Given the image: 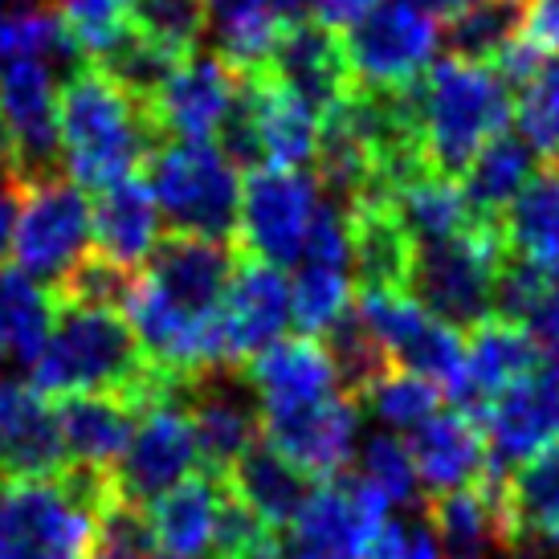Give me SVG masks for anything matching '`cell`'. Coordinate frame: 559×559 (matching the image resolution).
<instances>
[{
	"mask_svg": "<svg viewBox=\"0 0 559 559\" xmlns=\"http://www.w3.org/2000/svg\"><path fill=\"white\" fill-rule=\"evenodd\" d=\"M147 188L171 234L229 241L241 217V168L221 143H159L147 159Z\"/></svg>",
	"mask_w": 559,
	"mask_h": 559,
	"instance_id": "obj_5",
	"label": "cell"
},
{
	"mask_svg": "<svg viewBox=\"0 0 559 559\" xmlns=\"http://www.w3.org/2000/svg\"><path fill=\"white\" fill-rule=\"evenodd\" d=\"M131 29L143 41L164 49L168 58L185 62L197 53L209 29V0H135L131 4Z\"/></svg>",
	"mask_w": 559,
	"mask_h": 559,
	"instance_id": "obj_39",
	"label": "cell"
},
{
	"mask_svg": "<svg viewBox=\"0 0 559 559\" xmlns=\"http://www.w3.org/2000/svg\"><path fill=\"white\" fill-rule=\"evenodd\" d=\"M209 25L217 37V53L241 74H262L286 33L270 0H209Z\"/></svg>",
	"mask_w": 559,
	"mask_h": 559,
	"instance_id": "obj_35",
	"label": "cell"
},
{
	"mask_svg": "<svg viewBox=\"0 0 559 559\" xmlns=\"http://www.w3.org/2000/svg\"><path fill=\"white\" fill-rule=\"evenodd\" d=\"M356 481L376 495L389 511L396 507H413L420 490L417 466H413V453L408 441L396 433H376L364 441V450L356 453Z\"/></svg>",
	"mask_w": 559,
	"mask_h": 559,
	"instance_id": "obj_40",
	"label": "cell"
},
{
	"mask_svg": "<svg viewBox=\"0 0 559 559\" xmlns=\"http://www.w3.org/2000/svg\"><path fill=\"white\" fill-rule=\"evenodd\" d=\"M417 478L429 495H450V490H466L474 481H481L495 462H490V445L474 413L445 404L433 420H425L417 433L404 437Z\"/></svg>",
	"mask_w": 559,
	"mask_h": 559,
	"instance_id": "obj_25",
	"label": "cell"
},
{
	"mask_svg": "<svg viewBox=\"0 0 559 559\" xmlns=\"http://www.w3.org/2000/svg\"><path fill=\"white\" fill-rule=\"evenodd\" d=\"M265 74L278 79L282 86H290L298 98H307L319 115H326L343 94L356 86L347 53H343V37L314 25V21L290 25L282 33L270 62H265Z\"/></svg>",
	"mask_w": 559,
	"mask_h": 559,
	"instance_id": "obj_26",
	"label": "cell"
},
{
	"mask_svg": "<svg viewBox=\"0 0 559 559\" xmlns=\"http://www.w3.org/2000/svg\"><path fill=\"white\" fill-rule=\"evenodd\" d=\"M544 359V347L531 340L514 319L490 314L478 326H469L453 404L478 417L486 404H495L507 389H514L519 380H527Z\"/></svg>",
	"mask_w": 559,
	"mask_h": 559,
	"instance_id": "obj_24",
	"label": "cell"
},
{
	"mask_svg": "<svg viewBox=\"0 0 559 559\" xmlns=\"http://www.w3.org/2000/svg\"><path fill=\"white\" fill-rule=\"evenodd\" d=\"M290 314V278L278 265L265 262H237V274L221 298L217 311V347L221 368H246L249 359L265 352L270 343L286 340Z\"/></svg>",
	"mask_w": 559,
	"mask_h": 559,
	"instance_id": "obj_17",
	"label": "cell"
},
{
	"mask_svg": "<svg viewBox=\"0 0 559 559\" xmlns=\"http://www.w3.org/2000/svg\"><path fill=\"white\" fill-rule=\"evenodd\" d=\"M241 376L258 401V413H295L347 392L331 347L311 335L270 343L265 352L249 359Z\"/></svg>",
	"mask_w": 559,
	"mask_h": 559,
	"instance_id": "obj_20",
	"label": "cell"
},
{
	"mask_svg": "<svg viewBox=\"0 0 559 559\" xmlns=\"http://www.w3.org/2000/svg\"><path fill=\"white\" fill-rule=\"evenodd\" d=\"M556 164H559V156H556Z\"/></svg>",
	"mask_w": 559,
	"mask_h": 559,
	"instance_id": "obj_52",
	"label": "cell"
},
{
	"mask_svg": "<svg viewBox=\"0 0 559 559\" xmlns=\"http://www.w3.org/2000/svg\"><path fill=\"white\" fill-rule=\"evenodd\" d=\"M539 176V156L523 135H498L481 147L474 164H469L457 185L466 192L469 209L478 221H502V213L514 204V197L523 192Z\"/></svg>",
	"mask_w": 559,
	"mask_h": 559,
	"instance_id": "obj_30",
	"label": "cell"
},
{
	"mask_svg": "<svg viewBox=\"0 0 559 559\" xmlns=\"http://www.w3.org/2000/svg\"><path fill=\"white\" fill-rule=\"evenodd\" d=\"M523 37L539 53H559V0H531Z\"/></svg>",
	"mask_w": 559,
	"mask_h": 559,
	"instance_id": "obj_43",
	"label": "cell"
},
{
	"mask_svg": "<svg viewBox=\"0 0 559 559\" xmlns=\"http://www.w3.org/2000/svg\"><path fill=\"white\" fill-rule=\"evenodd\" d=\"M159 204L143 176H127L94 197V253L140 274L159 246Z\"/></svg>",
	"mask_w": 559,
	"mask_h": 559,
	"instance_id": "obj_28",
	"label": "cell"
},
{
	"mask_svg": "<svg viewBox=\"0 0 559 559\" xmlns=\"http://www.w3.org/2000/svg\"><path fill=\"white\" fill-rule=\"evenodd\" d=\"M417 4L429 16H437V21H453V16L469 13L474 4H481V0H417Z\"/></svg>",
	"mask_w": 559,
	"mask_h": 559,
	"instance_id": "obj_48",
	"label": "cell"
},
{
	"mask_svg": "<svg viewBox=\"0 0 559 559\" xmlns=\"http://www.w3.org/2000/svg\"><path fill=\"white\" fill-rule=\"evenodd\" d=\"M359 408L384 425V433L413 437L445 408V389H437L433 380H425L417 372H404V368H384V372L368 380L364 392L356 396Z\"/></svg>",
	"mask_w": 559,
	"mask_h": 559,
	"instance_id": "obj_36",
	"label": "cell"
},
{
	"mask_svg": "<svg viewBox=\"0 0 559 559\" xmlns=\"http://www.w3.org/2000/svg\"><path fill=\"white\" fill-rule=\"evenodd\" d=\"M359 401L343 392L295 413H262V441L311 481H335L359 453Z\"/></svg>",
	"mask_w": 559,
	"mask_h": 559,
	"instance_id": "obj_16",
	"label": "cell"
},
{
	"mask_svg": "<svg viewBox=\"0 0 559 559\" xmlns=\"http://www.w3.org/2000/svg\"><path fill=\"white\" fill-rule=\"evenodd\" d=\"M119 502L107 474L66 466L58 478L0 486V559H91Z\"/></svg>",
	"mask_w": 559,
	"mask_h": 559,
	"instance_id": "obj_3",
	"label": "cell"
},
{
	"mask_svg": "<svg viewBox=\"0 0 559 559\" xmlns=\"http://www.w3.org/2000/svg\"><path fill=\"white\" fill-rule=\"evenodd\" d=\"M511 262L502 225L498 221H474L466 234L417 246L413 270L404 290H413L417 302L450 326H478L495 314L498 282Z\"/></svg>",
	"mask_w": 559,
	"mask_h": 559,
	"instance_id": "obj_6",
	"label": "cell"
},
{
	"mask_svg": "<svg viewBox=\"0 0 559 559\" xmlns=\"http://www.w3.org/2000/svg\"><path fill=\"white\" fill-rule=\"evenodd\" d=\"M246 74L234 70L221 53H192L159 82V91L147 98L152 123L159 140L171 143H217L241 98Z\"/></svg>",
	"mask_w": 559,
	"mask_h": 559,
	"instance_id": "obj_15",
	"label": "cell"
},
{
	"mask_svg": "<svg viewBox=\"0 0 559 559\" xmlns=\"http://www.w3.org/2000/svg\"><path fill=\"white\" fill-rule=\"evenodd\" d=\"M234 559H307V556H298L295 547L286 544V535H262L258 544H249L246 551Z\"/></svg>",
	"mask_w": 559,
	"mask_h": 559,
	"instance_id": "obj_46",
	"label": "cell"
},
{
	"mask_svg": "<svg viewBox=\"0 0 559 559\" xmlns=\"http://www.w3.org/2000/svg\"><path fill=\"white\" fill-rule=\"evenodd\" d=\"M323 201V185L307 168H253L241 188V217H237L246 253L253 262L295 270Z\"/></svg>",
	"mask_w": 559,
	"mask_h": 559,
	"instance_id": "obj_12",
	"label": "cell"
},
{
	"mask_svg": "<svg viewBox=\"0 0 559 559\" xmlns=\"http://www.w3.org/2000/svg\"><path fill=\"white\" fill-rule=\"evenodd\" d=\"M53 408L62 425L66 466L110 478L131 445L140 404H131L127 396H66L53 401Z\"/></svg>",
	"mask_w": 559,
	"mask_h": 559,
	"instance_id": "obj_27",
	"label": "cell"
},
{
	"mask_svg": "<svg viewBox=\"0 0 559 559\" xmlns=\"http://www.w3.org/2000/svg\"><path fill=\"white\" fill-rule=\"evenodd\" d=\"M364 559H445L441 544H437L429 519H396L389 514L380 531L372 535V544L364 551Z\"/></svg>",
	"mask_w": 559,
	"mask_h": 559,
	"instance_id": "obj_42",
	"label": "cell"
},
{
	"mask_svg": "<svg viewBox=\"0 0 559 559\" xmlns=\"http://www.w3.org/2000/svg\"><path fill=\"white\" fill-rule=\"evenodd\" d=\"M502 241L514 262H559V171H539L502 213Z\"/></svg>",
	"mask_w": 559,
	"mask_h": 559,
	"instance_id": "obj_34",
	"label": "cell"
},
{
	"mask_svg": "<svg viewBox=\"0 0 559 559\" xmlns=\"http://www.w3.org/2000/svg\"><path fill=\"white\" fill-rule=\"evenodd\" d=\"M246 389L237 384L234 368L209 372L197 384H185V404L192 413V425H197L204 469L225 474V478L262 441V413H258L253 392Z\"/></svg>",
	"mask_w": 559,
	"mask_h": 559,
	"instance_id": "obj_23",
	"label": "cell"
},
{
	"mask_svg": "<svg viewBox=\"0 0 559 559\" xmlns=\"http://www.w3.org/2000/svg\"><path fill=\"white\" fill-rule=\"evenodd\" d=\"M9 253L13 270L53 295L94 253V201L86 188L62 171L21 188Z\"/></svg>",
	"mask_w": 559,
	"mask_h": 559,
	"instance_id": "obj_8",
	"label": "cell"
},
{
	"mask_svg": "<svg viewBox=\"0 0 559 559\" xmlns=\"http://www.w3.org/2000/svg\"><path fill=\"white\" fill-rule=\"evenodd\" d=\"M429 527L445 559H490L498 551H514L519 531L507 498V474L490 469L466 490L437 495L429 502Z\"/></svg>",
	"mask_w": 559,
	"mask_h": 559,
	"instance_id": "obj_21",
	"label": "cell"
},
{
	"mask_svg": "<svg viewBox=\"0 0 559 559\" xmlns=\"http://www.w3.org/2000/svg\"><path fill=\"white\" fill-rule=\"evenodd\" d=\"M511 86L495 66L466 58H437V66L408 91L417 135L437 176H462L481 147L507 135L514 119Z\"/></svg>",
	"mask_w": 559,
	"mask_h": 559,
	"instance_id": "obj_4",
	"label": "cell"
},
{
	"mask_svg": "<svg viewBox=\"0 0 559 559\" xmlns=\"http://www.w3.org/2000/svg\"><path fill=\"white\" fill-rule=\"evenodd\" d=\"M16 180L9 176V168L0 164V258L9 253V241H13V221H16Z\"/></svg>",
	"mask_w": 559,
	"mask_h": 559,
	"instance_id": "obj_45",
	"label": "cell"
},
{
	"mask_svg": "<svg viewBox=\"0 0 559 559\" xmlns=\"http://www.w3.org/2000/svg\"><path fill=\"white\" fill-rule=\"evenodd\" d=\"M91 559H110V556H103V551H98V556H91Z\"/></svg>",
	"mask_w": 559,
	"mask_h": 559,
	"instance_id": "obj_50",
	"label": "cell"
},
{
	"mask_svg": "<svg viewBox=\"0 0 559 559\" xmlns=\"http://www.w3.org/2000/svg\"><path fill=\"white\" fill-rule=\"evenodd\" d=\"M314 4H319V0H270V9H274V16H278L286 29L314 21Z\"/></svg>",
	"mask_w": 559,
	"mask_h": 559,
	"instance_id": "obj_47",
	"label": "cell"
},
{
	"mask_svg": "<svg viewBox=\"0 0 559 559\" xmlns=\"http://www.w3.org/2000/svg\"><path fill=\"white\" fill-rule=\"evenodd\" d=\"M147 98L103 74L98 66H79L58 94V147L62 168L82 188L103 192L135 176L143 159L159 147Z\"/></svg>",
	"mask_w": 559,
	"mask_h": 559,
	"instance_id": "obj_2",
	"label": "cell"
},
{
	"mask_svg": "<svg viewBox=\"0 0 559 559\" xmlns=\"http://www.w3.org/2000/svg\"><path fill=\"white\" fill-rule=\"evenodd\" d=\"M495 314L514 319L547 359H559V262L527 265L511 258L498 282Z\"/></svg>",
	"mask_w": 559,
	"mask_h": 559,
	"instance_id": "obj_31",
	"label": "cell"
},
{
	"mask_svg": "<svg viewBox=\"0 0 559 559\" xmlns=\"http://www.w3.org/2000/svg\"><path fill=\"white\" fill-rule=\"evenodd\" d=\"M527 4L531 0H481L469 13L453 16L450 29H445V46L453 58L490 66L502 49L523 37Z\"/></svg>",
	"mask_w": 559,
	"mask_h": 559,
	"instance_id": "obj_38",
	"label": "cell"
},
{
	"mask_svg": "<svg viewBox=\"0 0 559 559\" xmlns=\"http://www.w3.org/2000/svg\"><path fill=\"white\" fill-rule=\"evenodd\" d=\"M152 559H164V556H152Z\"/></svg>",
	"mask_w": 559,
	"mask_h": 559,
	"instance_id": "obj_51",
	"label": "cell"
},
{
	"mask_svg": "<svg viewBox=\"0 0 559 559\" xmlns=\"http://www.w3.org/2000/svg\"><path fill=\"white\" fill-rule=\"evenodd\" d=\"M143 523L164 559H234L270 531L237 502L225 474L197 469L143 507Z\"/></svg>",
	"mask_w": 559,
	"mask_h": 559,
	"instance_id": "obj_7",
	"label": "cell"
},
{
	"mask_svg": "<svg viewBox=\"0 0 559 559\" xmlns=\"http://www.w3.org/2000/svg\"><path fill=\"white\" fill-rule=\"evenodd\" d=\"M352 217V253L359 286H404L413 270V237L404 234L392 204H356Z\"/></svg>",
	"mask_w": 559,
	"mask_h": 559,
	"instance_id": "obj_33",
	"label": "cell"
},
{
	"mask_svg": "<svg viewBox=\"0 0 559 559\" xmlns=\"http://www.w3.org/2000/svg\"><path fill=\"white\" fill-rule=\"evenodd\" d=\"M33 4H49V0H0V33H4V25H9L16 13H25Z\"/></svg>",
	"mask_w": 559,
	"mask_h": 559,
	"instance_id": "obj_49",
	"label": "cell"
},
{
	"mask_svg": "<svg viewBox=\"0 0 559 559\" xmlns=\"http://www.w3.org/2000/svg\"><path fill=\"white\" fill-rule=\"evenodd\" d=\"M356 319L372 335L389 368L425 376L437 389H445V396H453L457 376H462L466 340H462L457 326L441 323L425 302H417L413 290H404V286H359Z\"/></svg>",
	"mask_w": 559,
	"mask_h": 559,
	"instance_id": "obj_9",
	"label": "cell"
},
{
	"mask_svg": "<svg viewBox=\"0 0 559 559\" xmlns=\"http://www.w3.org/2000/svg\"><path fill=\"white\" fill-rule=\"evenodd\" d=\"M495 469H519L559 441V359H544L527 380L478 413Z\"/></svg>",
	"mask_w": 559,
	"mask_h": 559,
	"instance_id": "obj_19",
	"label": "cell"
},
{
	"mask_svg": "<svg viewBox=\"0 0 559 559\" xmlns=\"http://www.w3.org/2000/svg\"><path fill=\"white\" fill-rule=\"evenodd\" d=\"M70 79L46 58H9L0 62V164L16 188L58 176V94Z\"/></svg>",
	"mask_w": 559,
	"mask_h": 559,
	"instance_id": "obj_10",
	"label": "cell"
},
{
	"mask_svg": "<svg viewBox=\"0 0 559 559\" xmlns=\"http://www.w3.org/2000/svg\"><path fill=\"white\" fill-rule=\"evenodd\" d=\"M389 514V507L356 478L314 481L311 498L286 531V544L307 559H364Z\"/></svg>",
	"mask_w": 559,
	"mask_h": 559,
	"instance_id": "obj_18",
	"label": "cell"
},
{
	"mask_svg": "<svg viewBox=\"0 0 559 559\" xmlns=\"http://www.w3.org/2000/svg\"><path fill=\"white\" fill-rule=\"evenodd\" d=\"M356 307V253H352V217L335 201H323L307 249L290 278V314L298 335L326 340Z\"/></svg>",
	"mask_w": 559,
	"mask_h": 559,
	"instance_id": "obj_14",
	"label": "cell"
},
{
	"mask_svg": "<svg viewBox=\"0 0 559 559\" xmlns=\"http://www.w3.org/2000/svg\"><path fill=\"white\" fill-rule=\"evenodd\" d=\"M380 0H319L314 4V25H323V29H352L359 25L364 16L372 13Z\"/></svg>",
	"mask_w": 559,
	"mask_h": 559,
	"instance_id": "obj_44",
	"label": "cell"
},
{
	"mask_svg": "<svg viewBox=\"0 0 559 559\" xmlns=\"http://www.w3.org/2000/svg\"><path fill=\"white\" fill-rule=\"evenodd\" d=\"M514 123L535 156H559V62H547L527 86L514 91Z\"/></svg>",
	"mask_w": 559,
	"mask_h": 559,
	"instance_id": "obj_41",
	"label": "cell"
},
{
	"mask_svg": "<svg viewBox=\"0 0 559 559\" xmlns=\"http://www.w3.org/2000/svg\"><path fill=\"white\" fill-rule=\"evenodd\" d=\"M445 29L417 0H380L359 25L347 29L343 53L359 91L401 94L413 91L437 66Z\"/></svg>",
	"mask_w": 559,
	"mask_h": 559,
	"instance_id": "obj_11",
	"label": "cell"
},
{
	"mask_svg": "<svg viewBox=\"0 0 559 559\" xmlns=\"http://www.w3.org/2000/svg\"><path fill=\"white\" fill-rule=\"evenodd\" d=\"M229 486H234L237 502H241L270 535L290 531V523H295L298 511H302V502H307L314 490V481L307 478L302 469L290 466L286 457H278L265 441H258V445L229 469Z\"/></svg>",
	"mask_w": 559,
	"mask_h": 559,
	"instance_id": "obj_29",
	"label": "cell"
},
{
	"mask_svg": "<svg viewBox=\"0 0 559 559\" xmlns=\"http://www.w3.org/2000/svg\"><path fill=\"white\" fill-rule=\"evenodd\" d=\"M58 302V298H53ZM29 384L49 401L66 396H127L131 404H147L164 392L180 389L147 368L135 331L123 311L110 307H74L58 302L49 340L33 359Z\"/></svg>",
	"mask_w": 559,
	"mask_h": 559,
	"instance_id": "obj_1",
	"label": "cell"
},
{
	"mask_svg": "<svg viewBox=\"0 0 559 559\" xmlns=\"http://www.w3.org/2000/svg\"><path fill=\"white\" fill-rule=\"evenodd\" d=\"M507 498L519 544L523 539L559 544V441L507 474Z\"/></svg>",
	"mask_w": 559,
	"mask_h": 559,
	"instance_id": "obj_37",
	"label": "cell"
},
{
	"mask_svg": "<svg viewBox=\"0 0 559 559\" xmlns=\"http://www.w3.org/2000/svg\"><path fill=\"white\" fill-rule=\"evenodd\" d=\"M389 204L396 221L404 225V234L413 237V246H429V241L466 234L478 221L462 185L453 176H437V171H420L417 180L401 185Z\"/></svg>",
	"mask_w": 559,
	"mask_h": 559,
	"instance_id": "obj_32",
	"label": "cell"
},
{
	"mask_svg": "<svg viewBox=\"0 0 559 559\" xmlns=\"http://www.w3.org/2000/svg\"><path fill=\"white\" fill-rule=\"evenodd\" d=\"M197 469H204L197 425H192V413L185 404V389H171L140 408L131 445H127L119 469L110 474V481L127 507L143 511L147 502L168 495L171 486L192 478Z\"/></svg>",
	"mask_w": 559,
	"mask_h": 559,
	"instance_id": "obj_13",
	"label": "cell"
},
{
	"mask_svg": "<svg viewBox=\"0 0 559 559\" xmlns=\"http://www.w3.org/2000/svg\"><path fill=\"white\" fill-rule=\"evenodd\" d=\"M66 474L58 408L29 380H0V478L29 481Z\"/></svg>",
	"mask_w": 559,
	"mask_h": 559,
	"instance_id": "obj_22",
	"label": "cell"
}]
</instances>
